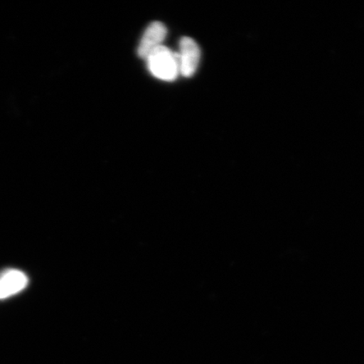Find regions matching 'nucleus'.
Segmentation results:
<instances>
[{"label":"nucleus","instance_id":"7ed1b4c3","mask_svg":"<svg viewBox=\"0 0 364 364\" xmlns=\"http://www.w3.org/2000/svg\"><path fill=\"white\" fill-rule=\"evenodd\" d=\"M167 35L166 26L159 21H154L150 24L141 39L138 55L139 58L146 59L154 50L162 46L164 40Z\"/></svg>","mask_w":364,"mask_h":364},{"label":"nucleus","instance_id":"f03ea898","mask_svg":"<svg viewBox=\"0 0 364 364\" xmlns=\"http://www.w3.org/2000/svg\"><path fill=\"white\" fill-rule=\"evenodd\" d=\"M180 52L178 54L180 74L190 78L194 74L199 65L201 51L199 46L193 38H182L179 44Z\"/></svg>","mask_w":364,"mask_h":364},{"label":"nucleus","instance_id":"20e7f679","mask_svg":"<svg viewBox=\"0 0 364 364\" xmlns=\"http://www.w3.org/2000/svg\"><path fill=\"white\" fill-rule=\"evenodd\" d=\"M28 283L24 273L18 270H8L0 275V299L21 292Z\"/></svg>","mask_w":364,"mask_h":364},{"label":"nucleus","instance_id":"f257e3e1","mask_svg":"<svg viewBox=\"0 0 364 364\" xmlns=\"http://www.w3.org/2000/svg\"><path fill=\"white\" fill-rule=\"evenodd\" d=\"M145 60L149 72L159 80L173 81L180 74L178 54L173 53L165 46L154 50Z\"/></svg>","mask_w":364,"mask_h":364}]
</instances>
